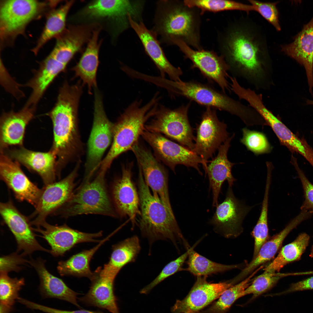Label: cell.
<instances>
[{"label":"cell","mask_w":313,"mask_h":313,"mask_svg":"<svg viewBox=\"0 0 313 313\" xmlns=\"http://www.w3.org/2000/svg\"><path fill=\"white\" fill-rule=\"evenodd\" d=\"M246 21L231 23L219 33L221 55L235 76L244 79L257 89H268L273 81L266 40L256 25Z\"/></svg>","instance_id":"6da1fadb"},{"label":"cell","mask_w":313,"mask_h":313,"mask_svg":"<svg viewBox=\"0 0 313 313\" xmlns=\"http://www.w3.org/2000/svg\"><path fill=\"white\" fill-rule=\"evenodd\" d=\"M82 90L80 83L71 85L65 81L60 88L56 104L47 114L53 125V139L50 150L55 154L60 167H63L79 147L77 113Z\"/></svg>","instance_id":"7a4b0ae2"},{"label":"cell","mask_w":313,"mask_h":313,"mask_svg":"<svg viewBox=\"0 0 313 313\" xmlns=\"http://www.w3.org/2000/svg\"><path fill=\"white\" fill-rule=\"evenodd\" d=\"M153 30L161 41L170 44L172 39L180 40L196 50L201 44V16L198 9L190 7L184 1L160 0L157 3Z\"/></svg>","instance_id":"3957f363"},{"label":"cell","mask_w":313,"mask_h":313,"mask_svg":"<svg viewBox=\"0 0 313 313\" xmlns=\"http://www.w3.org/2000/svg\"><path fill=\"white\" fill-rule=\"evenodd\" d=\"M138 193L140 214L137 225L151 245L159 240H168L176 247L178 242H187L172 210L167 208L151 193L139 169Z\"/></svg>","instance_id":"277c9868"},{"label":"cell","mask_w":313,"mask_h":313,"mask_svg":"<svg viewBox=\"0 0 313 313\" xmlns=\"http://www.w3.org/2000/svg\"><path fill=\"white\" fill-rule=\"evenodd\" d=\"M160 98L157 93L145 105L141 106V102L136 101L126 109L114 123L112 145L100 168L107 170L115 159L138 142L146 122L155 112Z\"/></svg>","instance_id":"5b68a950"},{"label":"cell","mask_w":313,"mask_h":313,"mask_svg":"<svg viewBox=\"0 0 313 313\" xmlns=\"http://www.w3.org/2000/svg\"><path fill=\"white\" fill-rule=\"evenodd\" d=\"M159 85L166 89L171 95L182 96L206 107L224 111L236 116L245 124L252 122L255 116V111L251 106L246 105L223 92L205 84L162 78Z\"/></svg>","instance_id":"8992f818"},{"label":"cell","mask_w":313,"mask_h":313,"mask_svg":"<svg viewBox=\"0 0 313 313\" xmlns=\"http://www.w3.org/2000/svg\"><path fill=\"white\" fill-rule=\"evenodd\" d=\"M58 4L57 0H4L0 3L1 49L11 46L23 35L31 21L40 18Z\"/></svg>","instance_id":"52a82bcc"},{"label":"cell","mask_w":313,"mask_h":313,"mask_svg":"<svg viewBox=\"0 0 313 313\" xmlns=\"http://www.w3.org/2000/svg\"><path fill=\"white\" fill-rule=\"evenodd\" d=\"M100 169L95 179L84 182L54 214L65 217L88 214L116 216L106 188L105 177L107 170Z\"/></svg>","instance_id":"ba28073f"},{"label":"cell","mask_w":313,"mask_h":313,"mask_svg":"<svg viewBox=\"0 0 313 313\" xmlns=\"http://www.w3.org/2000/svg\"><path fill=\"white\" fill-rule=\"evenodd\" d=\"M144 1L95 0L88 4L79 12L82 19L105 20L113 25L115 35L130 26L129 16L137 22L141 21Z\"/></svg>","instance_id":"9c48e42d"},{"label":"cell","mask_w":313,"mask_h":313,"mask_svg":"<svg viewBox=\"0 0 313 313\" xmlns=\"http://www.w3.org/2000/svg\"><path fill=\"white\" fill-rule=\"evenodd\" d=\"M190 103L171 109L158 105L155 112L145 129L164 134L193 151L195 137L188 120V113Z\"/></svg>","instance_id":"30bf717a"},{"label":"cell","mask_w":313,"mask_h":313,"mask_svg":"<svg viewBox=\"0 0 313 313\" xmlns=\"http://www.w3.org/2000/svg\"><path fill=\"white\" fill-rule=\"evenodd\" d=\"M94 94L93 123L88 141L85 164V181H90L100 168L103 154L113 139L114 123L108 118L102 98L97 90H95Z\"/></svg>","instance_id":"8fae6325"},{"label":"cell","mask_w":313,"mask_h":313,"mask_svg":"<svg viewBox=\"0 0 313 313\" xmlns=\"http://www.w3.org/2000/svg\"><path fill=\"white\" fill-rule=\"evenodd\" d=\"M141 136L152 148L156 158L174 172L178 165L193 168L201 175L203 174L199 167L200 164H202L205 171L206 170L207 163L188 148L173 142L160 133L145 129Z\"/></svg>","instance_id":"7c38bea8"},{"label":"cell","mask_w":313,"mask_h":313,"mask_svg":"<svg viewBox=\"0 0 313 313\" xmlns=\"http://www.w3.org/2000/svg\"><path fill=\"white\" fill-rule=\"evenodd\" d=\"M170 43L178 46L185 58L191 61L192 68L199 70L207 79L217 83L223 92L230 88L227 80L229 67L221 56L212 50H194L178 39H172Z\"/></svg>","instance_id":"4fadbf2b"},{"label":"cell","mask_w":313,"mask_h":313,"mask_svg":"<svg viewBox=\"0 0 313 313\" xmlns=\"http://www.w3.org/2000/svg\"><path fill=\"white\" fill-rule=\"evenodd\" d=\"M78 167L62 180L45 185L41 189L35 211L29 218L31 225L36 227L46 221L49 215L54 214L69 200L73 193Z\"/></svg>","instance_id":"5bb4252c"},{"label":"cell","mask_w":313,"mask_h":313,"mask_svg":"<svg viewBox=\"0 0 313 313\" xmlns=\"http://www.w3.org/2000/svg\"><path fill=\"white\" fill-rule=\"evenodd\" d=\"M227 125L217 117L216 109L206 107L196 127L193 151L206 163L229 137Z\"/></svg>","instance_id":"9a60e30c"},{"label":"cell","mask_w":313,"mask_h":313,"mask_svg":"<svg viewBox=\"0 0 313 313\" xmlns=\"http://www.w3.org/2000/svg\"><path fill=\"white\" fill-rule=\"evenodd\" d=\"M131 150L134 154L145 181L153 195L172 210L168 188V176L160 161L148 149L138 142Z\"/></svg>","instance_id":"2e32d148"},{"label":"cell","mask_w":313,"mask_h":313,"mask_svg":"<svg viewBox=\"0 0 313 313\" xmlns=\"http://www.w3.org/2000/svg\"><path fill=\"white\" fill-rule=\"evenodd\" d=\"M0 213L4 223L15 237L17 252L22 251L24 256L37 251L50 253V250L38 243L29 219L18 210L11 201L0 203Z\"/></svg>","instance_id":"e0dca14e"},{"label":"cell","mask_w":313,"mask_h":313,"mask_svg":"<svg viewBox=\"0 0 313 313\" xmlns=\"http://www.w3.org/2000/svg\"><path fill=\"white\" fill-rule=\"evenodd\" d=\"M206 276L197 277L187 296L177 300L171 308L172 313H197L218 299L226 289L234 285L233 279L218 283L208 282Z\"/></svg>","instance_id":"ac0fdd59"},{"label":"cell","mask_w":313,"mask_h":313,"mask_svg":"<svg viewBox=\"0 0 313 313\" xmlns=\"http://www.w3.org/2000/svg\"><path fill=\"white\" fill-rule=\"evenodd\" d=\"M33 228L51 247L50 253L57 257L63 256L76 244L85 242H100L96 238L101 236L102 232L89 233L72 229L65 224L60 226L51 225L45 221Z\"/></svg>","instance_id":"d6986e66"},{"label":"cell","mask_w":313,"mask_h":313,"mask_svg":"<svg viewBox=\"0 0 313 313\" xmlns=\"http://www.w3.org/2000/svg\"><path fill=\"white\" fill-rule=\"evenodd\" d=\"M216 208L210 221L215 231L227 238L238 236L243 230L242 221L250 208L236 199L230 186L225 200Z\"/></svg>","instance_id":"ffe728a7"},{"label":"cell","mask_w":313,"mask_h":313,"mask_svg":"<svg viewBox=\"0 0 313 313\" xmlns=\"http://www.w3.org/2000/svg\"><path fill=\"white\" fill-rule=\"evenodd\" d=\"M0 177L12 191L17 199L27 202L35 208L41 189L29 179L18 162L3 152H0Z\"/></svg>","instance_id":"44dd1931"},{"label":"cell","mask_w":313,"mask_h":313,"mask_svg":"<svg viewBox=\"0 0 313 313\" xmlns=\"http://www.w3.org/2000/svg\"><path fill=\"white\" fill-rule=\"evenodd\" d=\"M3 152L13 160L38 174L45 185L55 182L59 174L57 157L50 150L47 152H37L21 146L6 149Z\"/></svg>","instance_id":"7402d4cb"},{"label":"cell","mask_w":313,"mask_h":313,"mask_svg":"<svg viewBox=\"0 0 313 313\" xmlns=\"http://www.w3.org/2000/svg\"><path fill=\"white\" fill-rule=\"evenodd\" d=\"M132 163L123 166L121 175L113 184L112 194L116 210L122 217H128L133 225L140 215L138 192L132 179Z\"/></svg>","instance_id":"603a6c76"},{"label":"cell","mask_w":313,"mask_h":313,"mask_svg":"<svg viewBox=\"0 0 313 313\" xmlns=\"http://www.w3.org/2000/svg\"><path fill=\"white\" fill-rule=\"evenodd\" d=\"M97 26L94 23L70 26L56 38L55 46L49 55L67 66L74 55L88 43Z\"/></svg>","instance_id":"cb8c5ba5"},{"label":"cell","mask_w":313,"mask_h":313,"mask_svg":"<svg viewBox=\"0 0 313 313\" xmlns=\"http://www.w3.org/2000/svg\"><path fill=\"white\" fill-rule=\"evenodd\" d=\"M128 19L130 26L137 34L146 53L157 68L161 77L165 78L167 74L172 80L180 79V77L183 74L182 71L180 67L174 66L168 60L155 32L147 29L142 21H135L130 16Z\"/></svg>","instance_id":"d4e9b609"},{"label":"cell","mask_w":313,"mask_h":313,"mask_svg":"<svg viewBox=\"0 0 313 313\" xmlns=\"http://www.w3.org/2000/svg\"><path fill=\"white\" fill-rule=\"evenodd\" d=\"M35 110L26 106L20 111L3 113L0 121V152L9 146H23L26 127L33 118Z\"/></svg>","instance_id":"484cf974"},{"label":"cell","mask_w":313,"mask_h":313,"mask_svg":"<svg viewBox=\"0 0 313 313\" xmlns=\"http://www.w3.org/2000/svg\"><path fill=\"white\" fill-rule=\"evenodd\" d=\"M281 50L303 65L305 70L309 91L313 88V17L304 25L291 43L281 46Z\"/></svg>","instance_id":"4316f807"},{"label":"cell","mask_w":313,"mask_h":313,"mask_svg":"<svg viewBox=\"0 0 313 313\" xmlns=\"http://www.w3.org/2000/svg\"><path fill=\"white\" fill-rule=\"evenodd\" d=\"M116 277L103 271L101 267L98 268L91 280L89 291L80 300L86 304L107 310L111 313H120L114 292Z\"/></svg>","instance_id":"83f0119b"},{"label":"cell","mask_w":313,"mask_h":313,"mask_svg":"<svg viewBox=\"0 0 313 313\" xmlns=\"http://www.w3.org/2000/svg\"><path fill=\"white\" fill-rule=\"evenodd\" d=\"M234 134L229 137L219 148L216 156L210 161L207 166L205 174L208 175L210 188L213 195L212 206L216 207L221 186L226 180L229 186H232L236 180L232 173L235 163L230 162L228 158V152Z\"/></svg>","instance_id":"f1b7e54d"},{"label":"cell","mask_w":313,"mask_h":313,"mask_svg":"<svg viewBox=\"0 0 313 313\" xmlns=\"http://www.w3.org/2000/svg\"><path fill=\"white\" fill-rule=\"evenodd\" d=\"M101 26L94 30L85 51L79 62L72 68L74 77H79L82 85L87 86L88 92L91 94L92 88L97 86L96 75L99 64V54L101 41L99 40Z\"/></svg>","instance_id":"f546056e"},{"label":"cell","mask_w":313,"mask_h":313,"mask_svg":"<svg viewBox=\"0 0 313 313\" xmlns=\"http://www.w3.org/2000/svg\"><path fill=\"white\" fill-rule=\"evenodd\" d=\"M45 260L41 258H31L30 264L36 270L40 280L39 290L44 298H55L68 302L80 307L77 301L78 294L69 288L63 281L53 275L47 270Z\"/></svg>","instance_id":"4dcf8cb0"},{"label":"cell","mask_w":313,"mask_h":313,"mask_svg":"<svg viewBox=\"0 0 313 313\" xmlns=\"http://www.w3.org/2000/svg\"><path fill=\"white\" fill-rule=\"evenodd\" d=\"M66 66L49 55L41 63L33 76L25 85L32 92L24 106L36 109V105L49 86Z\"/></svg>","instance_id":"1f68e13d"},{"label":"cell","mask_w":313,"mask_h":313,"mask_svg":"<svg viewBox=\"0 0 313 313\" xmlns=\"http://www.w3.org/2000/svg\"><path fill=\"white\" fill-rule=\"evenodd\" d=\"M307 212L302 210L281 232L267 241L261 248L257 255L234 279L238 281L252 272L260 265L273 258L289 233L309 215Z\"/></svg>","instance_id":"d6a6232c"},{"label":"cell","mask_w":313,"mask_h":313,"mask_svg":"<svg viewBox=\"0 0 313 313\" xmlns=\"http://www.w3.org/2000/svg\"><path fill=\"white\" fill-rule=\"evenodd\" d=\"M74 3L72 0L67 1L58 8H54L46 15L44 28L31 51L36 55L42 47L48 41L61 34L65 30V24L68 12Z\"/></svg>","instance_id":"836d02e7"},{"label":"cell","mask_w":313,"mask_h":313,"mask_svg":"<svg viewBox=\"0 0 313 313\" xmlns=\"http://www.w3.org/2000/svg\"><path fill=\"white\" fill-rule=\"evenodd\" d=\"M113 234L100 241L93 248L74 255L66 260L59 262L57 266L58 273L62 276L72 275L78 277L85 276L91 280L94 275V273L91 272L90 268L91 259L99 248Z\"/></svg>","instance_id":"e575fe53"},{"label":"cell","mask_w":313,"mask_h":313,"mask_svg":"<svg viewBox=\"0 0 313 313\" xmlns=\"http://www.w3.org/2000/svg\"><path fill=\"white\" fill-rule=\"evenodd\" d=\"M141 249L140 241L134 235L114 245L110 260L103 268L117 274L127 264L134 262Z\"/></svg>","instance_id":"d590c367"},{"label":"cell","mask_w":313,"mask_h":313,"mask_svg":"<svg viewBox=\"0 0 313 313\" xmlns=\"http://www.w3.org/2000/svg\"><path fill=\"white\" fill-rule=\"evenodd\" d=\"M310 237L305 233L301 234L291 243L283 246L276 258L263 269L265 271L279 272L287 264L299 260L307 247Z\"/></svg>","instance_id":"8d00e7d4"},{"label":"cell","mask_w":313,"mask_h":313,"mask_svg":"<svg viewBox=\"0 0 313 313\" xmlns=\"http://www.w3.org/2000/svg\"><path fill=\"white\" fill-rule=\"evenodd\" d=\"M271 128L281 144L292 152L300 154L313 167V150L304 139L294 134L281 120L274 123Z\"/></svg>","instance_id":"74e56055"},{"label":"cell","mask_w":313,"mask_h":313,"mask_svg":"<svg viewBox=\"0 0 313 313\" xmlns=\"http://www.w3.org/2000/svg\"><path fill=\"white\" fill-rule=\"evenodd\" d=\"M262 267H259L243 281L226 289L217 300L197 313H226L233 303L243 296L244 291L251 283L252 277Z\"/></svg>","instance_id":"f35d334b"},{"label":"cell","mask_w":313,"mask_h":313,"mask_svg":"<svg viewBox=\"0 0 313 313\" xmlns=\"http://www.w3.org/2000/svg\"><path fill=\"white\" fill-rule=\"evenodd\" d=\"M192 247L188 257L186 270L197 277L206 276L238 268V265H227L213 261L196 252Z\"/></svg>","instance_id":"ab89813d"},{"label":"cell","mask_w":313,"mask_h":313,"mask_svg":"<svg viewBox=\"0 0 313 313\" xmlns=\"http://www.w3.org/2000/svg\"><path fill=\"white\" fill-rule=\"evenodd\" d=\"M188 6L199 9L203 14L205 12H216L227 10H239L248 13L253 11L250 5L232 0H185Z\"/></svg>","instance_id":"60d3db41"},{"label":"cell","mask_w":313,"mask_h":313,"mask_svg":"<svg viewBox=\"0 0 313 313\" xmlns=\"http://www.w3.org/2000/svg\"><path fill=\"white\" fill-rule=\"evenodd\" d=\"M271 178L267 177L261 211L257 222L252 232L254 240V251L258 252L268 237L267 212L268 196Z\"/></svg>","instance_id":"b9f144b4"},{"label":"cell","mask_w":313,"mask_h":313,"mask_svg":"<svg viewBox=\"0 0 313 313\" xmlns=\"http://www.w3.org/2000/svg\"><path fill=\"white\" fill-rule=\"evenodd\" d=\"M25 285L23 278H12L8 274L0 273V305L12 308L19 298V292Z\"/></svg>","instance_id":"7bdbcfd3"},{"label":"cell","mask_w":313,"mask_h":313,"mask_svg":"<svg viewBox=\"0 0 313 313\" xmlns=\"http://www.w3.org/2000/svg\"><path fill=\"white\" fill-rule=\"evenodd\" d=\"M242 132L241 142L255 154L269 153L271 151L272 147L263 133L246 128L242 129Z\"/></svg>","instance_id":"ee69618b"},{"label":"cell","mask_w":313,"mask_h":313,"mask_svg":"<svg viewBox=\"0 0 313 313\" xmlns=\"http://www.w3.org/2000/svg\"><path fill=\"white\" fill-rule=\"evenodd\" d=\"M282 277L281 273L264 271L256 278L245 290L243 296L250 294L253 295V298H255L271 289Z\"/></svg>","instance_id":"f6af8a7d"},{"label":"cell","mask_w":313,"mask_h":313,"mask_svg":"<svg viewBox=\"0 0 313 313\" xmlns=\"http://www.w3.org/2000/svg\"><path fill=\"white\" fill-rule=\"evenodd\" d=\"M192 247L187 249L186 251L176 259L169 262L163 268L158 275L150 283L140 291L142 294L148 293L153 288L162 281L177 272L181 271L182 267Z\"/></svg>","instance_id":"bcb514c9"},{"label":"cell","mask_w":313,"mask_h":313,"mask_svg":"<svg viewBox=\"0 0 313 313\" xmlns=\"http://www.w3.org/2000/svg\"><path fill=\"white\" fill-rule=\"evenodd\" d=\"M248 1L253 7V11L259 13L277 31H281L279 12L276 6L279 1L263 2L254 0Z\"/></svg>","instance_id":"7dc6e473"},{"label":"cell","mask_w":313,"mask_h":313,"mask_svg":"<svg viewBox=\"0 0 313 313\" xmlns=\"http://www.w3.org/2000/svg\"><path fill=\"white\" fill-rule=\"evenodd\" d=\"M21 254L17 252L9 255H3L0 258V273L8 274L14 271L18 272L23 268V265L29 263V261L24 258Z\"/></svg>","instance_id":"c3c4849f"},{"label":"cell","mask_w":313,"mask_h":313,"mask_svg":"<svg viewBox=\"0 0 313 313\" xmlns=\"http://www.w3.org/2000/svg\"><path fill=\"white\" fill-rule=\"evenodd\" d=\"M291 162L297 171L301 182L305 200L301 207V210L310 213H313V185L308 180L298 165L296 159L292 156Z\"/></svg>","instance_id":"681fc988"},{"label":"cell","mask_w":313,"mask_h":313,"mask_svg":"<svg viewBox=\"0 0 313 313\" xmlns=\"http://www.w3.org/2000/svg\"><path fill=\"white\" fill-rule=\"evenodd\" d=\"M30 309L37 310L47 313H104L101 312L91 311L86 310L66 311L57 309L31 302L29 305Z\"/></svg>","instance_id":"f907efd6"},{"label":"cell","mask_w":313,"mask_h":313,"mask_svg":"<svg viewBox=\"0 0 313 313\" xmlns=\"http://www.w3.org/2000/svg\"><path fill=\"white\" fill-rule=\"evenodd\" d=\"M313 290V276L292 284L290 287L282 294L296 291Z\"/></svg>","instance_id":"816d5d0a"},{"label":"cell","mask_w":313,"mask_h":313,"mask_svg":"<svg viewBox=\"0 0 313 313\" xmlns=\"http://www.w3.org/2000/svg\"><path fill=\"white\" fill-rule=\"evenodd\" d=\"M12 309L0 305V313H10Z\"/></svg>","instance_id":"f5cc1de1"},{"label":"cell","mask_w":313,"mask_h":313,"mask_svg":"<svg viewBox=\"0 0 313 313\" xmlns=\"http://www.w3.org/2000/svg\"><path fill=\"white\" fill-rule=\"evenodd\" d=\"M310 256L311 257H313V245H312L311 250L310 254Z\"/></svg>","instance_id":"db71d44e"},{"label":"cell","mask_w":313,"mask_h":313,"mask_svg":"<svg viewBox=\"0 0 313 313\" xmlns=\"http://www.w3.org/2000/svg\"><path fill=\"white\" fill-rule=\"evenodd\" d=\"M308 105H313V101L309 100L307 102Z\"/></svg>","instance_id":"11a10c76"}]
</instances>
